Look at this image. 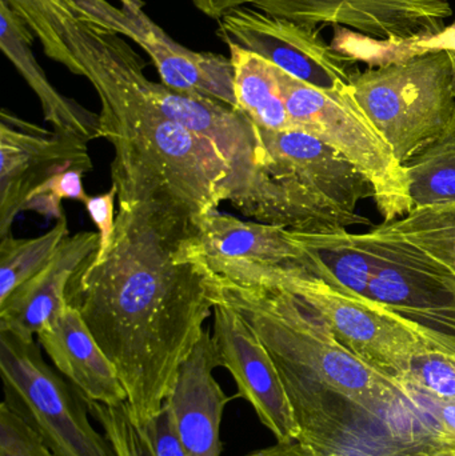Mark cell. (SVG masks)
<instances>
[{
  "label": "cell",
  "mask_w": 455,
  "mask_h": 456,
  "mask_svg": "<svg viewBox=\"0 0 455 456\" xmlns=\"http://www.w3.org/2000/svg\"><path fill=\"white\" fill-rule=\"evenodd\" d=\"M192 224L159 203L119 208L106 256H91L67 287V303L114 364L138 426L165 406L214 311L207 276L179 254Z\"/></svg>",
  "instance_id": "1"
},
{
  "label": "cell",
  "mask_w": 455,
  "mask_h": 456,
  "mask_svg": "<svg viewBox=\"0 0 455 456\" xmlns=\"http://www.w3.org/2000/svg\"><path fill=\"white\" fill-rule=\"evenodd\" d=\"M27 26L47 58L98 94L119 208L159 203L195 221L230 202L237 192L232 166L151 103L142 90L146 61L122 35L85 20L66 0H37Z\"/></svg>",
  "instance_id": "2"
},
{
  "label": "cell",
  "mask_w": 455,
  "mask_h": 456,
  "mask_svg": "<svg viewBox=\"0 0 455 456\" xmlns=\"http://www.w3.org/2000/svg\"><path fill=\"white\" fill-rule=\"evenodd\" d=\"M210 287L214 307L234 308L269 351L301 428L299 441L330 456L398 455L392 422L403 387L397 379L347 350L286 289Z\"/></svg>",
  "instance_id": "3"
},
{
  "label": "cell",
  "mask_w": 455,
  "mask_h": 456,
  "mask_svg": "<svg viewBox=\"0 0 455 456\" xmlns=\"http://www.w3.org/2000/svg\"><path fill=\"white\" fill-rule=\"evenodd\" d=\"M258 149L253 179L230 200L243 216L293 232L347 230L370 221L358 214L373 198L368 179L313 134L256 126Z\"/></svg>",
  "instance_id": "4"
},
{
  "label": "cell",
  "mask_w": 455,
  "mask_h": 456,
  "mask_svg": "<svg viewBox=\"0 0 455 456\" xmlns=\"http://www.w3.org/2000/svg\"><path fill=\"white\" fill-rule=\"evenodd\" d=\"M350 93L395 158L405 163L453 117V59L441 51L368 69L353 79Z\"/></svg>",
  "instance_id": "5"
},
{
  "label": "cell",
  "mask_w": 455,
  "mask_h": 456,
  "mask_svg": "<svg viewBox=\"0 0 455 456\" xmlns=\"http://www.w3.org/2000/svg\"><path fill=\"white\" fill-rule=\"evenodd\" d=\"M277 74L294 128L317 136L363 174L385 224L408 216L410 202L402 163L363 114L350 87L321 90L280 69Z\"/></svg>",
  "instance_id": "6"
},
{
  "label": "cell",
  "mask_w": 455,
  "mask_h": 456,
  "mask_svg": "<svg viewBox=\"0 0 455 456\" xmlns=\"http://www.w3.org/2000/svg\"><path fill=\"white\" fill-rule=\"evenodd\" d=\"M3 403L56 456H117L90 422L82 394L53 371L34 339L0 331Z\"/></svg>",
  "instance_id": "7"
},
{
  "label": "cell",
  "mask_w": 455,
  "mask_h": 456,
  "mask_svg": "<svg viewBox=\"0 0 455 456\" xmlns=\"http://www.w3.org/2000/svg\"><path fill=\"white\" fill-rule=\"evenodd\" d=\"M179 254L215 286L278 289L297 273L310 275L306 251L296 232L219 210L195 219Z\"/></svg>",
  "instance_id": "8"
},
{
  "label": "cell",
  "mask_w": 455,
  "mask_h": 456,
  "mask_svg": "<svg viewBox=\"0 0 455 456\" xmlns=\"http://www.w3.org/2000/svg\"><path fill=\"white\" fill-rule=\"evenodd\" d=\"M377 257L369 299L402 319L427 342L455 350V278L400 236L362 233Z\"/></svg>",
  "instance_id": "9"
},
{
  "label": "cell",
  "mask_w": 455,
  "mask_h": 456,
  "mask_svg": "<svg viewBox=\"0 0 455 456\" xmlns=\"http://www.w3.org/2000/svg\"><path fill=\"white\" fill-rule=\"evenodd\" d=\"M280 289L306 303L347 350L394 379L422 348L435 346L374 300L337 291L307 273L291 276Z\"/></svg>",
  "instance_id": "10"
},
{
  "label": "cell",
  "mask_w": 455,
  "mask_h": 456,
  "mask_svg": "<svg viewBox=\"0 0 455 456\" xmlns=\"http://www.w3.org/2000/svg\"><path fill=\"white\" fill-rule=\"evenodd\" d=\"M66 2L85 20L135 42L151 59L166 87L237 109L234 71L227 56L184 47L147 16L142 5L118 8L107 0Z\"/></svg>",
  "instance_id": "11"
},
{
  "label": "cell",
  "mask_w": 455,
  "mask_h": 456,
  "mask_svg": "<svg viewBox=\"0 0 455 456\" xmlns=\"http://www.w3.org/2000/svg\"><path fill=\"white\" fill-rule=\"evenodd\" d=\"M216 37L224 45L256 53L286 74L321 90L349 88L361 72L357 61L334 50L320 31H310L248 5L224 15Z\"/></svg>",
  "instance_id": "12"
},
{
  "label": "cell",
  "mask_w": 455,
  "mask_h": 456,
  "mask_svg": "<svg viewBox=\"0 0 455 456\" xmlns=\"http://www.w3.org/2000/svg\"><path fill=\"white\" fill-rule=\"evenodd\" d=\"M88 142L48 131L13 112L0 114V239L10 235L27 198L50 179L77 170L87 174L93 165Z\"/></svg>",
  "instance_id": "13"
},
{
  "label": "cell",
  "mask_w": 455,
  "mask_h": 456,
  "mask_svg": "<svg viewBox=\"0 0 455 456\" xmlns=\"http://www.w3.org/2000/svg\"><path fill=\"white\" fill-rule=\"evenodd\" d=\"M253 7L310 31L341 26L378 39L437 34L453 15L449 0H254Z\"/></svg>",
  "instance_id": "14"
},
{
  "label": "cell",
  "mask_w": 455,
  "mask_h": 456,
  "mask_svg": "<svg viewBox=\"0 0 455 456\" xmlns=\"http://www.w3.org/2000/svg\"><path fill=\"white\" fill-rule=\"evenodd\" d=\"M213 339L219 366L237 383V398L253 407L277 442L299 441L301 428L274 361L248 322L224 303L214 307Z\"/></svg>",
  "instance_id": "15"
},
{
  "label": "cell",
  "mask_w": 455,
  "mask_h": 456,
  "mask_svg": "<svg viewBox=\"0 0 455 456\" xmlns=\"http://www.w3.org/2000/svg\"><path fill=\"white\" fill-rule=\"evenodd\" d=\"M142 90L168 119L205 139L230 163L237 182L232 198L248 189L256 167L258 138L256 125L243 112L205 96L176 93L147 77L142 79Z\"/></svg>",
  "instance_id": "16"
},
{
  "label": "cell",
  "mask_w": 455,
  "mask_h": 456,
  "mask_svg": "<svg viewBox=\"0 0 455 456\" xmlns=\"http://www.w3.org/2000/svg\"><path fill=\"white\" fill-rule=\"evenodd\" d=\"M219 359L213 335L205 330L183 362L166 404L187 456H221V423L227 403L214 378Z\"/></svg>",
  "instance_id": "17"
},
{
  "label": "cell",
  "mask_w": 455,
  "mask_h": 456,
  "mask_svg": "<svg viewBox=\"0 0 455 456\" xmlns=\"http://www.w3.org/2000/svg\"><path fill=\"white\" fill-rule=\"evenodd\" d=\"M98 247L99 232L95 231H80L69 236L40 273L0 303V331L34 339V335L63 310L69 281Z\"/></svg>",
  "instance_id": "18"
},
{
  "label": "cell",
  "mask_w": 455,
  "mask_h": 456,
  "mask_svg": "<svg viewBox=\"0 0 455 456\" xmlns=\"http://www.w3.org/2000/svg\"><path fill=\"white\" fill-rule=\"evenodd\" d=\"M37 337L56 370L85 399L107 406L127 402L114 364L96 343L77 308L67 303Z\"/></svg>",
  "instance_id": "19"
},
{
  "label": "cell",
  "mask_w": 455,
  "mask_h": 456,
  "mask_svg": "<svg viewBox=\"0 0 455 456\" xmlns=\"http://www.w3.org/2000/svg\"><path fill=\"white\" fill-rule=\"evenodd\" d=\"M35 37L15 11L0 0V48L16 71L26 80L42 107L45 122L53 130L85 142L101 139L99 114L59 93L37 63L31 45Z\"/></svg>",
  "instance_id": "20"
},
{
  "label": "cell",
  "mask_w": 455,
  "mask_h": 456,
  "mask_svg": "<svg viewBox=\"0 0 455 456\" xmlns=\"http://www.w3.org/2000/svg\"><path fill=\"white\" fill-rule=\"evenodd\" d=\"M306 251L307 271L337 291L369 299L376 273L377 257L362 233L347 230L333 232H296Z\"/></svg>",
  "instance_id": "21"
},
{
  "label": "cell",
  "mask_w": 455,
  "mask_h": 456,
  "mask_svg": "<svg viewBox=\"0 0 455 456\" xmlns=\"http://www.w3.org/2000/svg\"><path fill=\"white\" fill-rule=\"evenodd\" d=\"M227 47L234 71L238 111L264 130H293L278 80V67L238 45Z\"/></svg>",
  "instance_id": "22"
},
{
  "label": "cell",
  "mask_w": 455,
  "mask_h": 456,
  "mask_svg": "<svg viewBox=\"0 0 455 456\" xmlns=\"http://www.w3.org/2000/svg\"><path fill=\"white\" fill-rule=\"evenodd\" d=\"M85 402L117 456H187L167 404L146 425L138 426L131 419L126 403L107 406L85 398Z\"/></svg>",
  "instance_id": "23"
},
{
  "label": "cell",
  "mask_w": 455,
  "mask_h": 456,
  "mask_svg": "<svg viewBox=\"0 0 455 456\" xmlns=\"http://www.w3.org/2000/svg\"><path fill=\"white\" fill-rule=\"evenodd\" d=\"M402 166L410 213L455 202V111L448 126Z\"/></svg>",
  "instance_id": "24"
},
{
  "label": "cell",
  "mask_w": 455,
  "mask_h": 456,
  "mask_svg": "<svg viewBox=\"0 0 455 456\" xmlns=\"http://www.w3.org/2000/svg\"><path fill=\"white\" fill-rule=\"evenodd\" d=\"M402 387L394 419L401 456L424 450H455V403L435 401Z\"/></svg>",
  "instance_id": "25"
},
{
  "label": "cell",
  "mask_w": 455,
  "mask_h": 456,
  "mask_svg": "<svg viewBox=\"0 0 455 456\" xmlns=\"http://www.w3.org/2000/svg\"><path fill=\"white\" fill-rule=\"evenodd\" d=\"M331 47L369 69L402 63L427 53H455V20L437 34L416 35L408 37H366L346 27H334Z\"/></svg>",
  "instance_id": "26"
},
{
  "label": "cell",
  "mask_w": 455,
  "mask_h": 456,
  "mask_svg": "<svg viewBox=\"0 0 455 456\" xmlns=\"http://www.w3.org/2000/svg\"><path fill=\"white\" fill-rule=\"evenodd\" d=\"M379 226L416 247L455 278V202L418 208Z\"/></svg>",
  "instance_id": "27"
},
{
  "label": "cell",
  "mask_w": 455,
  "mask_h": 456,
  "mask_svg": "<svg viewBox=\"0 0 455 456\" xmlns=\"http://www.w3.org/2000/svg\"><path fill=\"white\" fill-rule=\"evenodd\" d=\"M64 216L48 232L31 239L4 236L0 241V303L4 302L21 284L37 275L55 256L69 238Z\"/></svg>",
  "instance_id": "28"
},
{
  "label": "cell",
  "mask_w": 455,
  "mask_h": 456,
  "mask_svg": "<svg viewBox=\"0 0 455 456\" xmlns=\"http://www.w3.org/2000/svg\"><path fill=\"white\" fill-rule=\"evenodd\" d=\"M83 176L80 171L72 170L50 179L47 183L37 187L27 198L24 211H34L48 219L61 221L64 218L61 202L64 200H77L85 205L87 200Z\"/></svg>",
  "instance_id": "29"
},
{
  "label": "cell",
  "mask_w": 455,
  "mask_h": 456,
  "mask_svg": "<svg viewBox=\"0 0 455 456\" xmlns=\"http://www.w3.org/2000/svg\"><path fill=\"white\" fill-rule=\"evenodd\" d=\"M0 456H56L40 436L11 411L0 404Z\"/></svg>",
  "instance_id": "30"
},
{
  "label": "cell",
  "mask_w": 455,
  "mask_h": 456,
  "mask_svg": "<svg viewBox=\"0 0 455 456\" xmlns=\"http://www.w3.org/2000/svg\"><path fill=\"white\" fill-rule=\"evenodd\" d=\"M118 200V191L114 186L104 194L93 195L85 200V206L90 216L91 221L98 228L99 247L91 259L93 262H101L106 256L109 249L111 248L114 240L115 226V202Z\"/></svg>",
  "instance_id": "31"
},
{
  "label": "cell",
  "mask_w": 455,
  "mask_h": 456,
  "mask_svg": "<svg viewBox=\"0 0 455 456\" xmlns=\"http://www.w3.org/2000/svg\"><path fill=\"white\" fill-rule=\"evenodd\" d=\"M246 456H330L302 441L277 442L266 449L256 450Z\"/></svg>",
  "instance_id": "32"
},
{
  "label": "cell",
  "mask_w": 455,
  "mask_h": 456,
  "mask_svg": "<svg viewBox=\"0 0 455 456\" xmlns=\"http://www.w3.org/2000/svg\"><path fill=\"white\" fill-rule=\"evenodd\" d=\"M195 8L214 20H221L224 15L245 5H253L254 0H192Z\"/></svg>",
  "instance_id": "33"
},
{
  "label": "cell",
  "mask_w": 455,
  "mask_h": 456,
  "mask_svg": "<svg viewBox=\"0 0 455 456\" xmlns=\"http://www.w3.org/2000/svg\"><path fill=\"white\" fill-rule=\"evenodd\" d=\"M405 456H455V450H424V452H413Z\"/></svg>",
  "instance_id": "34"
},
{
  "label": "cell",
  "mask_w": 455,
  "mask_h": 456,
  "mask_svg": "<svg viewBox=\"0 0 455 456\" xmlns=\"http://www.w3.org/2000/svg\"><path fill=\"white\" fill-rule=\"evenodd\" d=\"M119 2L122 7H134V5L144 7V2H142V0H119Z\"/></svg>",
  "instance_id": "35"
}]
</instances>
